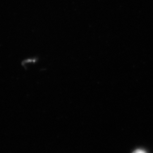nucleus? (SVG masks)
Returning <instances> with one entry per match:
<instances>
[{"instance_id": "nucleus-1", "label": "nucleus", "mask_w": 153, "mask_h": 153, "mask_svg": "<svg viewBox=\"0 0 153 153\" xmlns=\"http://www.w3.org/2000/svg\"><path fill=\"white\" fill-rule=\"evenodd\" d=\"M133 153H146V152L141 149H137Z\"/></svg>"}]
</instances>
